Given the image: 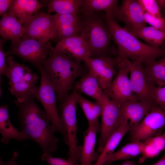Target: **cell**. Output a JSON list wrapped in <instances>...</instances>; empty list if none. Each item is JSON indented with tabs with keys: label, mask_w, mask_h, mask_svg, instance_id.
<instances>
[{
	"label": "cell",
	"mask_w": 165,
	"mask_h": 165,
	"mask_svg": "<svg viewBox=\"0 0 165 165\" xmlns=\"http://www.w3.org/2000/svg\"><path fill=\"white\" fill-rule=\"evenodd\" d=\"M31 97L20 102L14 103L18 108V116L21 130L30 139L37 143L43 153L51 154L56 151L59 139L54 134L50 119Z\"/></svg>",
	"instance_id": "cell-1"
},
{
	"label": "cell",
	"mask_w": 165,
	"mask_h": 165,
	"mask_svg": "<svg viewBox=\"0 0 165 165\" xmlns=\"http://www.w3.org/2000/svg\"><path fill=\"white\" fill-rule=\"evenodd\" d=\"M50 48L49 57L42 66L56 91L60 105L69 95L75 79L86 74L80 63L57 51L51 45Z\"/></svg>",
	"instance_id": "cell-2"
},
{
	"label": "cell",
	"mask_w": 165,
	"mask_h": 165,
	"mask_svg": "<svg viewBox=\"0 0 165 165\" xmlns=\"http://www.w3.org/2000/svg\"><path fill=\"white\" fill-rule=\"evenodd\" d=\"M103 17L117 45V57L121 60H136L145 65L165 55V43L159 47L144 43L121 27L114 19L105 15Z\"/></svg>",
	"instance_id": "cell-3"
},
{
	"label": "cell",
	"mask_w": 165,
	"mask_h": 165,
	"mask_svg": "<svg viewBox=\"0 0 165 165\" xmlns=\"http://www.w3.org/2000/svg\"><path fill=\"white\" fill-rule=\"evenodd\" d=\"M79 36L86 42L92 55L96 57L107 56L109 53L117 55L111 46L112 39L104 17L95 13L80 16Z\"/></svg>",
	"instance_id": "cell-4"
},
{
	"label": "cell",
	"mask_w": 165,
	"mask_h": 165,
	"mask_svg": "<svg viewBox=\"0 0 165 165\" xmlns=\"http://www.w3.org/2000/svg\"><path fill=\"white\" fill-rule=\"evenodd\" d=\"M6 61L8 66L7 77L9 79V90L11 94L20 102L33 97L35 84L39 78L38 75L24 64L14 61L13 56L7 57Z\"/></svg>",
	"instance_id": "cell-5"
},
{
	"label": "cell",
	"mask_w": 165,
	"mask_h": 165,
	"mask_svg": "<svg viewBox=\"0 0 165 165\" xmlns=\"http://www.w3.org/2000/svg\"><path fill=\"white\" fill-rule=\"evenodd\" d=\"M39 69L41 74L40 84L36 87L33 97L39 101L43 106L50 119L53 132L61 134L65 143L67 145L66 131L57 108L56 91L42 66Z\"/></svg>",
	"instance_id": "cell-6"
},
{
	"label": "cell",
	"mask_w": 165,
	"mask_h": 165,
	"mask_svg": "<svg viewBox=\"0 0 165 165\" xmlns=\"http://www.w3.org/2000/svg\"><path fill=\"white\" fill-rule=\"evenodd\" d=\"M78 92L73 90L64 101L59 105L61 119L66 131L69 150L68 160L75 163L79 161L82 146L77 145L76 134L77 127L76 105Z\"/></svg>",
	"instance_id": "cell-7"
},
{
	"label": "cell",
	"mask_w": 165,
	"mask_h": 165,
	"mask_svg": "<svg viewBox=\"0 0 165 165\" xmlns=\"http://www.w3.org/2000/svg\"><path fill=\"white\" fill-rule=\"evenodd\" d=\"M51 45L49 41L42 42L21 38L18 41L12 42L6 53L7 57L13 55L17 56L39 69L48 58L51 51Z\"/></svg>",
	"instance_id": "cell-8"
},
{
	"label": "cell",
	"mask_w": 165,
	"mask_h": 165,
	"mask_svg": "<svg viewBox=\"0 0 165 165\" xmlns=\"http://www.w3.org/2000/svg\"><path fill=\"white\" fill-rule=\"evenodd\" d=\"M165 128V114L155 104L144 119L131 132L130 142L142 141L160 135Z\"/></svg>",
	"instance_id": "cell-9"
},
{
	"label": "cell",
	"mask_w": 165,
	"mask_h": 165,
	"mask_svg": "<svg viewBox=\"0 0 165 165\" xmlns=\"http://www.w3.org/2000/svg\"><path fill=\"white\" fill-rule=\"evenodd\" d=\"M103 105L100 134L98 142L97 151L100 153L109 137L123 123L120 105L112 101L106 94Z\"/></svg>",
	"instance_id": "cell-10"
},
{
	"label": "cell",
	"mask_w": 165,
	"mask_h": 165,
	"mask_svg": "<svg viewBox=\"0 0 165 165\" xmlns=\"http://www.w3.org/2000/svg\"><path fill=\"white\" fill-rule=\"evenodd\" d=\"M130 61L128 59L122 60L118 65V72L105 93L119 105L127 100L137 101L133 93L128 77Z\"/></svg>",
	"instance_id": "cell-11"
},
{
	"label": "cell",
	"mask_w": 165,
	"mask_h": 165,
	"mask_svg": "<svg viewBox=\"0 0 165 165\" xmlns=\"http://www.w3.org/2000/svg\"><path fill=\"white\" fill-rule=\"evenodd\" d=\"M142 65L141 63L138 60L130 61V80L132 90L137 101L154 105V88L156 86L147 82Z\"/></svg>",
	"instance_id": "cell-12"
},
{
	"label": "cell",
	"mask_w": 165,
	"mask_h": 165,
	"mask_svg": "<svg viewBox=\"0 0 165 165\" xmlns=\"http://www.w3.org/2000/svg\"><path fill=\"white\" fill-rule=\"evenodd\" d=\"M121 61L117 57L112 58L108 56L86 57L83 60L89 71L96 76L105 93L116 74L115 68L118 66Z\"/></svg>",
	"instance_id": "cell-13"
},
{
	"label": "cell",
	"mask_w": 165,
	"mask_h": 165,
	"mask_svg": "<svg viewBox=\"0 0 165 165\" xmlns=\"http://www.w3.org/2000/svg\"><path fill=\"white\" fill-rule=\"evenodd\" d=\"M23 26L24 32L21 38L45 42L53 37L54 28L51 15L47 13L39 11Z\"/></svg>",
	"instance_id": "cell-14"
},
{
	"label": "cell",
	"mask_w": 165,
	"mask_h": 165,
	"mask_svg": "<svg viewBox=\"0 0 165 165\" xmlns=\"http://www.w3.org/2000/svg\"><path fill=\"white\" fill-rule=\"evenodd\" d=\"M54 31L52 39L57 43L63 39L76 36L79 33L80 16L71 14L51 15Z\"/></svg>",
	"instance_id": "cell-15"
},
{
	"label": "cell",
	"mask_w": 165,
	"mask_h": 165,
	"mask_svg": "<svg viewBox=\"0 0 165 165\" xmlns=\"http://www.w3.org/2000/svg\"><path fill=\"white\" fill-rule=\"evenodd\" d=\"M125 24L124 27L138 28L145 27L146 23L142 7L139 0H123L115 20Z\"/></svg>",
	"instance_id": "cell-16"
},
{
	"label": "cell",
	"mask_w": 165,
	"mask_h": 165,
	"mask_svg": "<svg viewBox=\"0 0 165 165\" xmlns=\"http://www.w3.org/2000/svg\"><path fill=\"white\" fill-rule=\"evenodd\" d=\"M55 49L73 58L80 63L92 53L86 41L79 36L70 37L57 43Z\"/></svg>",
	"instance_id": "cell-17"
},
{
	"label": "cell",
	"mask_w": 165,
	"mask_h": 165,
	"mask_svg": "<svg viewBox=\"0 0 165 165\" xmlns=\"http://www.w3.org/2000/svg\"><path fill=\"white\" fill-rule=\"evenodd\" d=\"M155 105L130 100L121 104L122 120L123 122L128 121L130 127V132L138 126Z\"/></svg>",
	"instance_id": "cell-18"
},
{
	"label": "cell",
	"mask_w": 165,
	"mask_h": 165,
	"mask_svg": "<svg viewBox=\"0 0 165 165\" xmlns=\"http://www.w3.org/2000/svg\"><path fill=\"white\" fill-rule=\"evenodd\" d=\"M101 124L88 125L84 133V141L80 157L79 165H93L92 163L96 161L99 154L95 151L96 135L100 132Z\"/></svg>",
	"instance_id": "cell-19"
},
{
	"label": "cell",
	"mask_w": 165,
	"mask_h": 165,
	"mask_svg": "<svg viewBox=\"0 0 165 165\" xmlns=\"http://www.w3.org/2000/svg\"><path fill=\"white\" fill-rule=\"evenodd\" d=\"M24 32L22 23L12 11L8 10L0 21V35L4 41L10 40L13 43L18 41Z\"/></svg>",
	"instance_id": "cell-20"
},
{
	"label": "cell",
	"mask_w": 165,
	"mask_h": 165,
	"mask_svg": "<svg viewBox=\"0 0 165 165\" xmlns=\"http://www.w3.org/2000/svg\"><path fill=\"white\" fill-rule=\"evenodd\" d=\"M74 90L83 93L103 104L106 94L95 75L89 72L74 86Z\"/></svg>",
	"instance_id": "cell-21"
},
{
	"label": "cell",
	"mask_w": 165,
	"mask_h": 165,
	"mask_svg": "<svg viewBox=\"0 0 165 165\" xmlns=\"http://www.w3.org/2000/svg\"><path fill=\"white\" fill-rule=\"evenodd\" d=\"M9 104L0 106V133L1 142L7 144L10 140L14 139L21 141L28 139L22 131L15 128L10 121L8 112Z\"/></svg>",
	"instance_id": "cell-22"
},
{
	"label": "cell",
	"mask_w": 165,
	"mask_h": 165,
	"mask_svg": "<svg viewBox=\"0 0 165 165\" xmlns=\"http://www.w3.org/2000/svg\"><path fill=\"white\" fill-rule=\"evenodd\" d=\"M44 6L37 0H13L8 10L12 11L24 25L28 23Z\"/></svg>",
	"instance_id": "cell-23"
},
{
	"label": "cell",
	"mask_w": 165,
	"mask_h": 165,
	"mask_svg": "<svg viewBox=\"0 0 165 165\" xmlns=\"http://www.w3.org/2000/svg\"><path fill=\"white\" fill-rule=\"evenodd\" d=\"M118 0H82L80 13L89 15L95 11H105V15L115 20L118 9Z\"/></svg>",
	"instance_id": "cell-24"
},
{
	"label": "cell",
	"mask_w": 165,
	"mask_h": 165,
	"mask_svg": "<svg viewBox=\"0 0 165 165\" xmlns=\"http://www.w3.org/2000/svg\"><path fill=\"white\" fill-rule=\"evenodd\" d=\"M130 130L128 121H124L109 137L97 160L93 165H104L107 158L114 152L124 135Z\"/></svg>",
	"instance_id": "cell-25"
},
{
	"label": "cell",
	"mask_w": 165,
	"mask_h": 165,
	"mask_svg": "<svg viewBox=\"0 0 165 165\" xmlns=\"http://www.w3.org/2000/svg\"><path fill=\"white\" fill-rule=\"evenodd\" d=\"M124 28L136 38L143 40L151 46L159 47L165 43V32L152 26H145L138 28Z\"/></svg>",
	"instance_id": "cell-26"
},
{
	"label": "cell",
	"mask_w": 165,
	"mask_h": 165,
	"mask_svg": "<svg viewBox=\"0 0 165 165\" xmlns=\"http://www.w3.org/2000/svg\"><path fill=\"white\" fill-rule=\"evenodd\" d=\"M145 65L144 71L147 82L156 86H165V55L159 61Z\"/></svg>",
	"instance_id": "cell-27"
},
{
	"label": "cell",
	"mask_w": 165,
	"mask_h": 165,
	"mask_svg": "<svg viewBox=\"0 0 165 165\" xmlns=\"http://www.w3.org/2000/svg\"><path fill=\"white\" fill-rule=\"evenodd\" d=\"M144 146L143 141L130 142L110 155L106 159L104 165H109L116 161L127 160L136 157L141 154Z\"/></svg>",
	"instance_id": "cell-28"
},
{
	"label": "cell",
	"mask_w": 165,
	"mask_h": 165,
	"mask_svg": "<svg viewBox=\"0 0 165 165\" xmlns=\"http://www.w3.org/2000/svg\"><path fill=\"white\" fill-rule=\"evenodd\" d=\"M82 0H51L48 4L47 13L78 15L80 13Z\"/></svg>",
	"instance_id": "cell-29"
},
{
	"label": "cell",
	"mask_w": 165,
	"mask_h": 165,
	"mask_svg": "<svg viewBox=\"0 0 165 165\" xmlns=\"http://www.w3.org/2000/svg\"><path fill=\"white\" fill-rule=\"evenodd\" d=\"M77 103L82 108L88 121V125L100 124L98 119L102 112L103 104L96 101L93 102L90 101L84 98L79 92Z\"/></svg>",
	"instance_id": "cell-30"
},
{
	"label": "cell",
	"mask_w": 165,
	"mask_h": 165,
	"mask_svg": "<svg viewBox=\"0 0 165 165\" xmlns=\"http://www.w3.org/2000/svg\"><path fill=\"white\" fill-rule=\"evenodd\" d=\"M144 146L139 163H142L150 158L157 156L165 149V130L162 134L143 141Z\"/></svg>",
	"instance_id": "cell-31"
},
{
	"label": "cell",
	"mask_w": 165,
	"mask_h": 165,
	"mask_svg": "<svg viewBox=\"0 0 165 165\" xmlns=\"http://www.w3.org/2000/svg\"><path fill=\"white\" fill-rule=\"evenodd\" d=\"M139 1L143 9L147 12L159 17L163 18L160 12V9L156 0H139Z\"/></svg>",
	"instance_id": "cell-32"
},
{
	"label": "cell",
	"mask_w": 165,
	"mask_h": 165,
	"mask_svg": "<svg viewBox=\"0 0 165 165\" xmlns=\"http://www.w3.org/2000/svg\"><path fill=\"white\" fill-rule=\"evenodd\" d=\"M143 10L145 20L146 23L158 29L165 32V19L164 18L151 15L143 9Z\"/></svg>",
	"instance_id": "cell-33"
},
{
	"label": "cell",
	"mask_w": 165,
	"mask_h": 165,
	"mask_svg": "<svg viewBox=\"0 0 165 165\" xmlns=\"http://www.w3.org/2000/svg\"><path fill=\"white\" fill-rule=\"evenodd\" d=\"M41 159L42 161L46 162L49 165H79L78 163L64 158L54 157L51 154L43 153L41 156Z\"/></svg>",
	"instance_id": "cell-34"
},
{
	"label": "cell",
	"mask_w": 165,
	"mask_h": 165,
	"mask_svg": "<svg viewBox=\"0 0 165 165\" xmlns=\"http://www.w3.org/2000/svg\"><path fill=\"white\" fill-rule=\"evenodd\" d=\"M155 104L160 107L165 114V86H155Z\"/></svg>",
	"instance_id": "cell-35"
},
{
	"label": "cell",
	"mask_w": 165,
	"mask_h": 165,
	"mask_svg": "<svg viewBox=\"0 0 165 165\" xmlns=\"http://www.w3.org/2000/svg\"><path fill=\"white\" fill-rule=\"evenodd\" d=\"M5 41L3 39L0 40V74L7 77L8 72V66L6 59L7 56L6 53L3 50V45Z\"/></svg>",
	"instance_id": "cell-36"
},
{
	"label": "cell",
	"mask_w": 165,
	"mask_h": 165,
	"mask_svg": "<svg viewBox=\"0 0 165 165\" xmlns=\"http://www.w3.org/2000/svg\"><path fill=\"white\" fill-rule=\"evenodd\" d=\"M13 0H0V16H2L8 10Z\"/></svg>",
	"instance_id": "cell-37"
},
{
	"label": "cell",
	"mask_w": 165,
	"mask_h": 165,
	"mask_svg": "<svg viewBox=\"0 0 165 165\" xmlns=\"http://www.w3.org/2000/svg\"><path fill=\"white\" fill-rule=\"evenodd\" d=\"M18 155L19 154L17 152H14L13 153L12 158L6 162L3 161L0 157V165H19L16 161Z\"/></svg>",
	"instance_id": "cell-38"
},
{
	"label": "cell",
	"mask_w": 165,
	"mask_h": 165,
	"mask_svg": "<svg viewBox=\"0 0 165 165\" xmlns=\"http://www.w3.org/2000/svg\"><path fill=\"white\" fill-rule=\"evenodd\" d=\"M152 165H165V149H164V153L163 156L159 161L153 164Z\"/></svg>",
	"instance_id": "cell-39"
},
{
	"label": "cell",
	"mask_w": 165,
	"mask_h": 165,
	"mask_svg": "<svg viewBox=\"0 0 165 165\" xmlns=\"http://www.w3.org/2000/svg\"><path fill=\"white\" fill-rule=\"evenodd\" d=\"M120 165H136L135 162L131 161H126Z\"/></svg>",
	"instance_id": "cell-40"
},
{
	"label": "cell",
	"mask_w": 165,
	"mask_h": 165,
	"mask_svg": "<svg viewBox=\"0 0 165 165\" xmlns=\"http://www.w3.org/2000/svg\"></svg>",
	"instance_id": "cell-41"
}]
</instances>
